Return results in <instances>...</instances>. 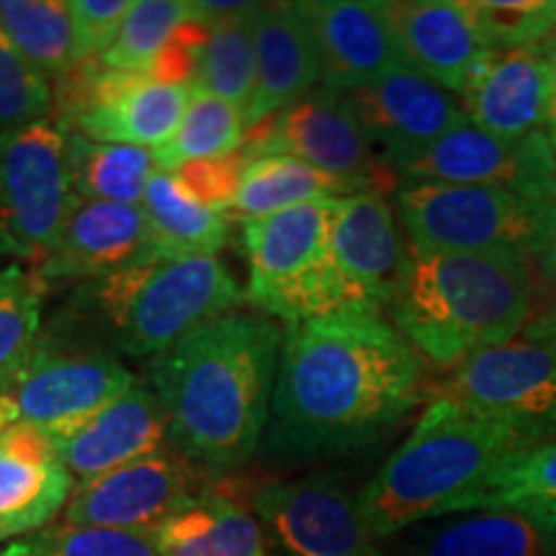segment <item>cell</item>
I'll list each match as a JSON object with an SVG mask.
<instances>
[{"mask_svg":"<svg viewBox=\"0 0 556 556\" xmlns=\"http://www.w3.org/2000/svg\"><path fill=\"white\" fill-rule=\"evenodd\" d=\"M471 124L505 139L546 131L548 58L544 45L495 50L462 96Z\"/></svg>","mask_w":556,"mask_h":556,"instance_id":"24","label":"cell"},{"mask_svg":"<svg viewBox=\"0 0 556 556\" xmlns=\"http://www.w3.org/2000/svg\"><path fill=\"white\" fill-rule=\"evenodd\" d=\"M523 336L546 340V343L556 345V299H552V302H548L546 307L539 312V315H533L531 319H528Z\"/></svg>","mask_w":556,"mask_h":556,"instance_id":"42","label":"cell"},{"mask_svg":"<svg viewBox=\"0 0 556 556\" xmlns=\"http://www.w3.org/2000/svg\"><path fill=\"white\" fill-rule=\"evenodd\" d=\"M394 208L409 248L536 261L556 238V204L497 186L400 184Z\"/></svg>","mask_w":556,"mask_h":556,"instance_id":"6","label":"cell"},{"mask_svg":"<svg viewBox=\"0 0 556 556\" xmlns=\"http://www.w3.org/2000/svg\"><path fill=\"white\" fill-rule=\"evenodd\" d=\"M253 39L258 83L245 111L248 129L302 101L323 83L317 41L302 3H258Z\"/></svg>","mask_w":556,"mask_h":556,"instance_id":"23","label":"cell"},{"mask_svg":"<svg viewBox=\"0 0 556 556\" xmlns=\"http://www.w3.org/2000/svg\"><path fill=\"white\" fill-rule=\"evenodd\" d=\"M5 253H9V250H5L3 242H0V255H5Z\"/></svg>","mask_w":556,"mask_h":556,"instance_id":"44","label":"cell"},{"mask_svg":"<svg viewBox=\"0 0 556 556\" xmlns=\"http://www.w3.org/2000/svg\"><path fill=\"white\" fill-rule=\"evenodd\" d=\"M413 556H556V507L471 513L430 531Z\"/></svg>","mask_w":556,"mask_h":556,"instance_id":"25","label":"cell"},{"mask_svg":"<svg viewBox=\"0 0 556 556\" xmlns=\"http://www.w3.org/2000/svg\"><path fill=\"white\" fill-rule=\"evenodd\" d=\"M206 479L170 443L127 467L78 482L65 523L157 533L180 510L206 495Z\"/></svg>","mask_w":556,"mask_h":556,"instance_id":"14","label":"cell"},{"mask_svg":"<svg viewBox=\"0 0 556 556\" xmlns=\"http://www.w3.org/2000/svg\"><path fill=\"white\" fill-rule=\"evenodd\" d=\"M402 232L387 193L361 191L338 201L330 250L343 309H392L413 258Z\"/></svg>","mask_w":556,"mask_h":556,"instance_id":"16","label":"cell"},{"mask_svg":"<svg viewBox=\"0 0 556 556\" xmlns=\"http://www.w3.org/2000/svg\"><path fill=\"white\" fill-rule=\"evenodd\" d=\"M157 258L150 248L144 208L78 199L47 261L34 270L45 289L52 283L99 281Z\"/></svg>","mask_w":556,"mask_h":556,"instance_id":"19","label":"cell"},{"mask_svg":"<svg viewBox=\"0 0 556 556\" xmlns=\"http://www.w3.org/2000/svg\"><path fill=\"white\" fill-rule=\"evenodd\" d=\"M248 507L287 556H381L358 495L336 477L258 482L250 486Z\"/></svg>","mask_w":556,"mask_h":556,"instance_id":"15","label":"cell"},{"mask_svg":"<svg viewBox=\"0 0 556 556\" xmlns=\"http://www.w3.org/2000/svg\"><path fill=\"white\" fill-rule=\"evenodd\" d=\"M505 507H556V438L500 462L477 492L464 500L458 513Z\"/></svg>","mask_w":556,"mask_h":556,"instance_id":"33","label":"cell"},{"mask_svg":"<svg viewBox=\"0 0 556 556\" xmlns=\"http://www.w3.org/2000/svg\"><path fill=\"white\" fill-rule=\"evenodd\" d=\"M409 270L392 325L422 361L454 368L516 340L533 307L531 263L516 255L409 248Z\"/></svg>","mask_w":556,"mask_h":556,"instance_id":"3","label":"cell"},{"mask_svg":"<svg viewBox=\"0 0 556 556\" xmlns=\"http://www.w3.org/2000/svg\"><path fill=\"white\" fill-rule=\"evenodd\" d=\"M258 3L245 9L208 18V39L199 62V90L225 99L248 111L258 83V62H255L253 13ZM201 16V13H199ZM206 18V16H204Z\"/></svg>","mask_w":556,"mask_h":556,"instance_id":"31","label":"cell"},{"mask_svg":"<svg viewBox=\"0 0 556 556\" xmlns=\"http://www.w3.org/2000/svg\"><path fill=\"white\" fill-rule=\"evenodd\" d=\"M351 106L374 150L392 170L467 122L454 93L422 78L407 65L394 67L364 88L340 93Z\"/></svg>","mask_w":556,"mask_h":556,"instance_id":"17","label":"cell"},{"mask_svg":"<svg viewBox=\"0 0 556 556\" xmlns=\"http://www.w3.org/2000/svg\"><path fill=\"white\" fill-rule=\"evenodd\" d=\"M78 193L67 135L54 119L0 135V240L39 268L52 253Z\"/></svg>","mask_w":556,"mask_h":556,"instance_id":"8","label":"cell"},{"mask_svg":"<svg viewBox=\"0 0 556 556\" xmlns=\"http://www.w3.org/2000/svg\"><path fill=\"white\" fill-rule=\"evenodd\" d=\"M52 119L65 131L103 144L157 150L178 131L193 88L116 73L93 58L52 83Z\"/></svg>","mask_w":556,"mask_h":556,"instance_id":"9","label":"cell"},{"mask_svg":"<svg viewBox=\"0 0 556 556\" xmlns=\"http://www.w3.org/2000/svg\"><path fill=\"white\" fill-rule=\"evenodd\" d=\"M248 135L245 111L206 90L193 88L184 122L170 142L152 150L157 170H178L193 160L225 157L242 150Z\"/></svg>","mask_w":556,"mask_h":556,"instance_id":"32","label":"cell"},{"mask_svg":"<svg viewBox=\"0 0 556 556\" xmlns=\"http://www.w3.org/2000/svg\"><path fill=\"white\" fill-rule=\"evenodd\" d=\"M75 479L52 435L29 422L0 433V541H16L50 526L67 507Z\"/></svg>","mask_w":556,"mask_h":556,"instance_id":"21","label":"cell"},{"mask_svg":"<svg viewBox=\"0 0 556 556\" xmlns=\"http://www.w3.org/2000/svg\"><path fill=\"white\" fill-rule=\"evenodd\" d=\"M302 9L317 41L323 88L351 93L405 65L384 0H312Z\"/></svg>","mask_w":556,"mask_h":556,"instance_id":"20","label":"cell"},{"mask_svg":"<svg viewBox=\"0 0 556 556\" xmlns=\"http://www.w3.org/2000/svg\"><path fill=\"white\" fill-rule=\"evenodd\" d=\"M281 343L268 315L227 312L152 358L170 446L212 471L240 469L258 454Z\"/></svg>","mask_w":556,"mask_h":556,"instance_id":"2","label":"cell"},{"mask_svg":"<svg viewBox=\"0 0 556 556\" xmlns=\"http://www.w3.org/2000/svg\"><path fill=\"white\" fill-rule=\"evenodd\" d=\"M157 544L165 556H268L258 518L227 486H208L160 528Z\"/></svg>","mask_w":556,"mask_h":556,"instance_id":"26","label":"cell"},{"mask_svg":"<svg viewBox=\"0 0 556 556\" xmlns=\"http://www.w3.org/2000/svg\"><path fill=\"white\" fill-rule=\"evenodd\" d=\"M0 242H3V240H0Z\"/></svg>","mask_w":556,"mask_h":556,"instance_id":"45","label":"cell"},{"mask_svg":"<svg viewBox=\"0 0 556 556\" xmlns=\"http://www.w3.org/2000/svg\"><path fill=\"white\" fill-rule=\"evenodd\" d=\"M495 50L539 47L556 31V0H469Z\"/></svg>","mask_w":556,"mask_h":556,"instance_id":"37","label":"cell"},{"mask_svg":"<svg viewBox=\"0 0 556 556\" xmlns=\"http://www.w3.org/2000/svg\"><path fill=\"white\" fill-rule=\"evenodd\" d=\"M45 291L37 274L18 263L0 268V387L37 351Z\"/></svg>","mask_w":556,"mask_h":556,"instance_id":"35","label":"cell"},{"mask_svg":"<svg viewBox=\"0 0 556 556\" xmlns=\"http://www.w3.org/2000/svg\"><path fill=\"white\" fill-rule=\"evenodd\" d=\"M54 448L73 479L80 482L127 467L168 446V420L155 392L135 384L83 426L52 435Z\"/></svg>","mask_w":556,"mask_h":556,"instance_id":"22","label":"cell"},{"mask_svg":"<svg viewBox=\"0 0 556 556\" xmlns=\"http://www.w3.org/2000/svg\"><path fill=\"white\" fill-rule=\"evenodd\" d=\"M78 199L139 206L150 178L157 173L152 150L135 144H103L65 131Z\"/></svg>","mask_w":556,"mask_h":556,"instance_id":"29","label":"cell"},{"mask_svg":"<svg viewBox=\"0 0 556 556\" xmlns=\"http://www.w3.org/2000/svg\"><path fill=\"white\" fill-rule=\"evenodd\" d=\"M248 163L250 160L242 152H235V155L225 157L193 160V163L180 165L173 173L189 189L191 197H197L204 206L229 217V208H232L235 199H238Z\"/></svg>","mask_w":556,"mask_h":556,"instance_id":"39","label":"cell"},{"mask_svg":"<svg viewBox=\"0 0 556 556\" xmlns=\"http://www.w3.org/2000/svg\"><path fill=\"white\" fill-rule=\"evenodd\" d=\"M0 31L50 83L80 62L67 0H0Z\"/></svg>","mask_w":556,"mask_h":556,"instance_id":"30","label":"cell"},{"mask_svg":"<svg viewBox=\"0 0 556 556\" xmlns=\"http://www.w3.org/2000/svg\"><path fill=\"white\" fill-rule=\"evenodd\" d=\"M52 83L37 73L0 31V135L52 119Z\"/></svg>","mask_w":556,"mask_h":556,"instance_id":"38","label":"cell"},{"mask_svg":"<svg viewBox=\"0 0 556 556\" xmlns=\"http://www.w3.org/2000/svg\"><path fill=\"white\" fill-rule=\"evenodd\" d=\"M0 556H165L157 533L99 526H47L11 541Z\"/></svg>","mask_w":556,"mask_h":556,"instance_id":"36","label":"cell"},{"mask_svg":"<svg viewBox=\"0 0 556 556\" xmlns=\"http://www.w3.org/2000/svg\"><path fill=\"white\" fill-rule=\"evenodd\" d=\"M248 302L217 258H150L99 281L80 283L58 319L111 351L155 358L208 319Z\"/></svg>","mask_w":556,"mask_h":556,"instance_id":"5","label":"cell"},{"mask_svg":"<svg viewBox=\"0 0 556 556\" xmlns=\"http://www.w3.org/2000/svg\"><path fill=\"white\" fill-rule=\"evenodd\" d=\"M394 173L402 184L497 186L556 204V155L546 131L505 139L467 119L405 160Z\"/></svg>","mask_w":556,"mask_h":556,"instance_id":"13","label":"cell"},{"mask_svg":"<svg viewBox=\"0 0 556 556\" xmlns=\"http://www.w3.org/2000/svg\"><path fill=\"white\" fill-rule=\"evenodd\" d=\"M384 11L402 62L454 96L467 90L479 65L495 52L469 0H394Z\"/></svg>","mask_w":556,"mask_h":556,"instance_id":"18","label":"cell"},{"mask_svg":"<svg viewBox=\"0 0 556 556\" xmlns=\"http://www.w3.org/2000/svg\"><path fill=\"white\" fill-rule=\"evenodd\" d=\"M189 13V3L184 0H137L131 3L114 45L99 60L116 73L148 78L150 67Z\"/></svg>","mask_w":556,"mask_h":556,"instance_id":"34","label":"cell"},{"mask_svg":"<svg viewBox=\"0 0 556 556\" xmlns=\"http://www.w3.org/2000/svg\"><path fill=\"white\" fill-rule=\"evenodd\" d=\"M150 248L157 258L214 255L229 240V217L191 197L176 173L157 170L142 199Z\"/></svg>","mask_w":556,"mask_h":556,"instance_id":"27","label":"cell"},{"mask_svg":"<svg viewBox=\"0 0 556 556\" xmlns=\"http://www.w3.org/2000/svg\"><path fill=\"white\" fill-rule=\"evenodd\" d=\"M67 9L73 18L75 52L83 62L101 58L114 45L131 3L129 0H67Z\"/></svg>","mask_w":556,"mask_h":556,"instance_id":"40","label":"cell"},{"mask_svg":"<svg viewBox=\"0 0 556 556\" xmlns=\"http://www.w3.org/2000/svg\"><path fill=\"white\" fill-rule=\"evenodd\" d=\"M135 384V374L103 348L41 338L31 358L0 392L13 402L18 422L62 435L124 397Z\"/></svg>","mask_w":556,"mask_h":556,"instance_id":"12","label":"cell"},{"mask_svg":"<svg viewBox=\"0 0 556 556\" xmlns=\"http://www.w3.org/2000/svg\"><path fill=\"white\" fill-rule=\"evenodd\" d=\"M338 201H312L242 222L250 304L287 325L343 309L330 250Z\"/></svg>","mask_w":556,"mask_h":556,"instance_id":"7","label":"cell"},{"mask_svg":"<svg viewBox=\"0 0 556 556\" xmlns=\"http://www.w3.org/2000/svg\"><path fill=\"white\" fill-rule=\"evenodd\" d=\"M240 152L248 160L266 155L304 160L358 191L400 189L397 173L374 150L348 101L328 88L312 90L302 101L250 127Z\"/></svg>","mask_w":556,"mask_h":556,"instance_id":"11","label":"cell"},{"mask_svg":"<svg viewBox=\"0 0 556 556\" xmlns=\"http://www.w3.org/2000/svg\"><path fill=\"white\" fill-rule=\"evenodd\" d=\"M433 400L503 422L533 443L554 441L556 345L523 336L479 351L451 371Z\"/></svg>","mask_w":556,"mask_h":556,"instance_id":"10","label":"cell"},{"mask_svg":"<svg viewBox=\"0 0 556 556\" xmlns=\"http://www.w3.org/2000/svg\"><path fill=\"white\" fill-rule=\"evenodd\" d=\"M361 193L351 184L330 173L317 170L304 160L287 155H266L250 160L242 176L238 199H235L229 217L238 214L245 219H261L287 208L312 204V201L345 199Z\"/></svg>","mask_w":556,"mask_h":556,"instance_id":"28","label":"cell"},{"mask_svg":"<svg viewBox=\"0 0 556 556\" xmlns=\"http://www.w3.org/2000/svg\"><path fill=\"white\" fill-rule=\"evenodd\" d=\"M426 366L374 309L289 323L278 356L266 448L287 462L330 458L392 433L426 394Z\"/></svg>","mask_w":556,"mask_h":556,"instance_id":"1","label":"cell"},{"mask_svg":"<svg viewBox=\"0 0 556 556\" xmlns=\"http://www.w3.org/2000/svg\"><path fill=\"white\" fill-rule=\"evenodd\" d=\"M539 270H541V276L552 283V287H556V238L552 245H548L546 253L539 258Z\"/></svg>","mask_w":556,"mask_h":556,"instance_id":"43","label":"cell"},{"mask_svg":"<svg viewBox=\"0 0 556 556\" xmlns=\"http://www.w3.org/2000/svg\"><path fill=\"white\" fill-rule=\"evenodd\" d=\"M531 446L539 443L503 422L430 400L407 441L358 492L368 533L379 541L454 516L500 462Z\"/></svg>","mask_w":556,"mask_h":556,"instance_id":"4","label":"cell"},{"mask_svg":"<svg viewBox=\"0 0 556 556\" xmlns=\"http://www.w3.org/2000/svg\"><path fill=\"white\" fill-rule=\"evenodd\" d=\"M548 58V109H546V137L556 155V31L544 41Z\"/></svg>","mask_w":556,"mask_h":556,"instance_id":"41","label":"cell"}]
</instances>
